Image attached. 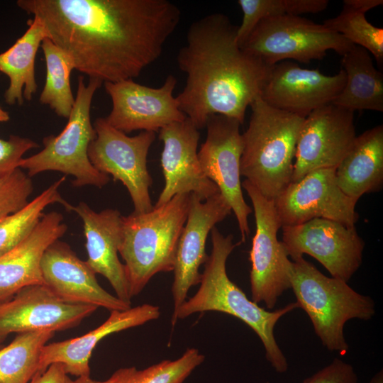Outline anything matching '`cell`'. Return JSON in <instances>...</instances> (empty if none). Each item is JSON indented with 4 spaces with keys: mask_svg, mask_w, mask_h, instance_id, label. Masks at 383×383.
Segmentation results:
<instances>
[{
    "mask_svg": "<svg viewBox=\"0 0 383 383\" xmlns=\"http://www.w3.org/2000/svg\"><path fill=\"white\" fill-rule=\"evenodd\" d=\"M43 24L48 38L91 79L138 77L162 55L181 21L168 0H18Z\"/></svg>",
    "mask_w": 383,
    "mask_h": 383,
    "instance_id": "obj_1",
    "label": "cell"
},
{
    "mask_svg": "<svg viewBox=\"0 0 383 383\" xmlns=\"http://www.w3.org/2000/svg\"><path fill=\"white\" fill-rule=\"evenodd\" d=\"M237 29L226 14H208L190 25L187 43L178 52L177 65L187 79L176 99L199 130L213 115L242 125L270 76L272 67L239 45Z\"/></svg>",
    "mask_w": 383,
    "mask_h": 383,
    "instance_id": "obj_2",
    "label": "cell"
},
{
    "mask_svg": "<svg viewBox=\"0 0 383 383\" xmlns=\"http://www.w3.org/2000/svg\"><path fill=\"white\" fill-rule=\"evenodd\" d=\"M212 250L204 263L200 286L195 294L178 309L174 325L195 313L218 311L235 317L247 324L259 337L265 357L274 370L284 373L288 370L285 355L274 337V327L285 314L298 308L292 302L284 308L269 311L249 299L242 289L228 277L226 262L240 243H233L232 235H223L216 227L211 230Z\"/></svg>",
    "mask_w": 383,
    "mask_h": 383,
    "instance_id": "obj_3",
    "label": "cell"
},
{
    "mask_svg": "<svg viewBox=\"0 0 383 383\" xmlns=\"http://www.w3.org/2000/svg\"><path fill=\"white\" fill-rule=\"evenodd\" d=\"M242 134L240 176L274 200L292 182L298 137L304 118L274 108L260 96L250 104Z\"/></svg>",
    "mask_w": 383,
    "mask_h": 383,
    "instance_id": "obj_4",
    "label": "cell"
},
{
    "mask_svg": "<svg viewBox=\"0 0 383 383\" xmlns=\"http://www.w3.org/2000/svg\"><path fill=\"white\" fill-rule=\"evenodd\" d=\"M189 199L190 194H177L149 212L122 216L118 253L125 262L131 298L140 293L156 274L173 271Z\"/></svg>",
    "mask_w": 383,
    "mask_h": 383,
    "instance_id": "obj_5",
    "label": "cell"
},
{
    "mask_svg": "<svg viewBox=\"0 0 383 383\" xmlns=\"http://www.w3.org/2000/svg\"><path fill=\"white\" fill-rule=\"evenodd\" d=\"M289 275L298 308L308 315L322 345L331 352L346 354L345 323L355 318L370 320L375 314L374 300L348 282L324 275L303 257L291 261Z\"/></svg>",
    "mask_w": 383,
    "mask_h": 383,
    "instance_id": "obj_6",
    "label": "cell"
},
{
    "mask_svg": "<svg viewBox=\"0 0 383 383\" xmlns=\"http://www.w3.org/2000/svg\"><path fill=\"white\" fill-rule=\"evenodd\" d=\"M102 82L89 78L86 84L84 77H79L74 104L62 131L57 135L45 137L43 149L20 162L19 168L26 170L30 177L45 171H58L73 176L74 187L101 188L109 182V176L98 171L88 156L89 145L96 138L90 117L91 105Z\"/></svg>",
    "mask_w": 383,
    "mask_h": 383,
    "instance_id": "obj_7",
    "label": "cell"
},
{
    "mask_svg": "<svg viewBox=\"0 0 383 383\" xmlns=\"http://www.w3.org/2000/svg\"><path fill=\"white\" fill-rule=\"evenodd\" d=\"M353 45L323 24L285 14L260 21L240 47L272 67L286 60H321L328 50L343 56Z\"/></svg>",
    "mask_w": 383,
    "mask_h": 383,
    "instance_id": "obj_8",
    "label": "cell"
},
{
    "mask_svg": "<svg viewBox=\"0 0 383 383\" xmlns=\"http://www.w3.org/2000/svg\"><path fill=\"white\" fill-rule=\"evenodd\" d=\"M96 138L90 143L88 156L99 172L111 174L126 187L134 213H147L153 209L149 189L152 184L148 170L149 149L155 139L154 132L141 131L135 136L110 126L105 118L96 119Z\"/></svg>",
    "mask_w": 383,
    "mask_h": 383,
    "instance_id": "obj_9",
    "label": "cell"
},
{
    "mask_svg": "<svg viewBox=\"0 0 383 383\" xmlns=\"http://www.w3.org/2000/svg\"><path fill=\"white\" fill-rule=\"evenodd\" d=\"M254 209L256 231L250 251V282L252 301L272 309L278 299L291 289V260L277 233L282 227L274 201L265 197L248 180L241 183Z\"/></svg>",
    "mask_w": 383,
    "mask_h": 383,
    "instance_id": "obj_10",
    "label": "cell"
},
{
    "mask_svg": "<svg viewBox=\"0 0 383 383\" xmlns=\"http://www.w3.org/2000/svg\"><path fill=\"white\" fill-rule=\"evenodd\" d=\"M282 244L293 261L309 255L318 261L332 277L348 282L362 262L365 243L355 227L316 218L282 226Z\"/></svg>",
    "mask_w": 383,
    "mask_h": 383,
    "instance_id": "obj_11",
    "label": "cell"
},
{
    "mask_svg": "<svg viewBox=\"0 0 383 383\" xmlns=\"http://www.w3.org/2000/svg\"><path fill=\"white\" fill-rule=\"evenodd\" d=\"M240 123L223 115H213L206 122V138L198 152L204 175L218 188L235 216L244 243L250 234L248 216L251 208L246 204L240 182L243 138Z\"/></svg>",
    "mask_w": 383,
    "mask_h": 383,
    "instance_id": "obj_12",
    "label": "cell"
},
{
    "mask_svg": "<svg viewBox=\"0 0 383 383\" xmlns=\"http://www.w3.org/2000/svg\"><path fill=\"white\" fill-rule=\"evenodd\" d=\"M335 168H322L292 182L274 199L282 227L294 226L316 218H326L354 227L359 216L357 200L338 187Z\"/></svg>",
    "mask_w": 383,
    "mask_h": 383,
    "instance_id": "obj_13",
    "label": "cell"
},
{
    "mask_svg": "<svg viewBox=\"0 0 383 383\" xmlns=\"http://www.w3.org/2000/svg\"><path fill=\"white\" fill-rule=\"evenodd\" d=\"M177 80L168 75L160 87H150L125 79L104 82L112 109L106 122L125 133L134 131H159L163 127L186 119L173 91Z\"/></svg>",
    "mask_w": 383,
    "mask_h": 383,
    "instance_id": "obj_14",
    "label": "cell"
},
{
    "mask_svg": "<svg viewBox=\"0 0 383 383\" xmlns=\"http://www.w3.org/2000/svg\"><path fill=\"white\" fill-rule=\"evenodd\" d=\"M356 136L354 111L331 103L311 112L298 137L292 182L315 170L335 168Z\"/></svg>",
    "mask_w": 383,
    "mask_h": 383,
    "instance_id": "obj_15",
    "label": "cell"
},
{
    "mask_svg": "<svg viewBox=\"0 0 383 383\" xmlns=\"http://www.w3.org/2000/svg\"><path fill=\"white\" fill-rule=\"evenodd\" d=\"M231 212L229 204L220 192L205 201L190 194L187 218L178 241L173 269L172 326L189 289L200 283L199 267L208 257L206 242L209 233Z\"/></svg>",
    "mask_w": 383,
    "mask_h": 383,
    "instance_id": "obj_16",
    "label": "cell"
},
{
    "mask_svg": "<svg viewBox=\"0 0 383 383\" xmlns=\"http://www.w3.org/2000/svg\"><path fill=\"white\" fill-rule=\"evenodd\" d=\"M97 307L58 299L45 284L26 287L0 301V347L12 333L59 331L77 326Z\"/></svg>",
    "mask_w": 383,
    "mask_h": 383,
    "instance_id": "obj_17",
    "label": "cell"
},
{
    "mask_svg": "<svg viewBox=\"0 0 383 383\" xmlns=\"http://www.w3.org/2000/svg\"><path fill=\"white\" fill-rule=\"evenodd\" d=\"M200 133L187 118L159 131L163 143L161 166L165 187L155 206L182 194H194L201 201L219 193L217 186L203 173L198 159Z\"/></svg>",
    "mask_w": 383,
    "mask_h": 383,
    "instance_id": "obj_18",
    "label": "cell"
},
{
    "mask_svg": "<svg viewBox=\"0 0 383 383\" xmlns=\"http://www.w3.org/2000/svg\"><path fill=\"white\" fill-rule=\"evenodd\" d=\"M345 83L343 69L329 76L286 60L272 67L260 97L274 108L306 118L315 109L332 103Z\"/></svg>",
    "mask_w": 383,
    "mask_h": 383,
    "instance_id": "obj_19",
    "label": "cell"
},
{
    "mask_svg": "<svg viewBox=\"0 0 383 383\" xmlns=\"http://www.w3.org/2000/svg\"><path fill=\"white\" fill-rule=\"evenodd\" d=\"M40 266L44 284L64 302L103 307L110 311L131 307L103 289L86 261L60 239L45 250Z\"/></svg>",
    "mask_w": 383,
    "mask_h": 383,
    "instance_id": "obj_20",
    "label": "cell"
},
{
    "mask_svg": "<svg viewBox=\"0 0 383 383\" xmlns=\"http://www.w3.org/2000/svg\"><path fill=\"white\" fill-rule=\"evenodd\" d=\"M83 223L87 252L86 262L95 274L108 279L116 296L131 304L124 265L118 257L122 239V216L116 209L100 212L84 202L72 206Z\"/></svg>",
    "mask_w": 383,
    "mask_h": 383,
    "instance_id": "obj_21",
    "label": "cell"
},
{
    "mask_svg": "<svg viewBox=\"0 0 383 383\" xmlns=\"http://www.w3.org/2000/svg\"><path fill=\"white\" fill-rule=\"evenodd\" d=\"M157 306L144 304L124 311L113 310L101 326L74 338L45 345L41 352L38 372L53 363H61L67 374L89 376V359L101 340L107 335L157 319Z\"/></svg>",
    "mask_w": 383,
    "mask_h": 383,
    "instance_id": "obj_22",
    "label": "cell"
},
{
    "mask_svg": "<svg viewBox=\"0 0 383 383\" xmlns=\"http://www.w3.org/2000/svg\"><path fill=\"white\" fill-rule=\"evenodd\" d=\"M67 229L60 213L43 214L25 239L0 256V301L12 298L26 287L44 284L40 266L43 255Z\"/></svg>",
    "mask_w": 383,
    "mask_h": 383,
    "instance_id": "obj_23",
    "label": "cell"
},
{
    "mask_svg": "<svg viewBox=\"0 0 383 383\" xmlns=\"http://www.w3.org/2000/svg\"><path fill=\"white\" fill-rule=\"evenodd\" d=\"M340 189L358 201L365 194L379 191L383 184V126L357 135L347 155L335 167Z\"/></svg>",
    "mask_w": 383,
    "mask_h": 383,
    "instance_id": "obj_24",
    "label": "cell"
},
{
    "mask_svg": "<svg viewBox=\"0 0 383 383\" xmlns=\"http://www.w3.org/2000/svg\"><path fill=\"white\" fill-rule=\"evenodd\" d=\"M24 34L8 50L0 53V72L9 79V85L4 93L5 101L9 105H22L24 99L32 100L38 88L35 60L48 35L37 17L30 19Z\"/></svg>",
    "mask_w": 383,
    "mask_h": 383,
    "instance_id": "obj_25",
    "label": "cell"
},
{
    "mask_svg": "<svg viewBox=\"0 0 383 383\" xmlns=\"http://www.w3.org/2000/svg\"><path fill=\"white\" fill-rule=\"evenodd\" d=\"M341 67L345 83L332 104L353 111H383V74L374 67L370 53L354 45L342 56Z\"/></svg>",
    "mask_w": 383,
    "mask_h": 383,
    "instance_id": "obj_26",
    "label": "cell"
},
{
    "mask_svg": "<svg viewBox=\"0 0 383 383\" xmlns=\"http://www.w3.org/2000/svg\"><path fill=\"white\" fill-rule=\"evenodd\" d=\"M53 331L18 333L7 346L0 349V383H28L38 372L43 347Z\"/></svg>",
    "mask_w": 383,
    "mask_h": 383,
    "instance_id": "obj_27",
    "label": "cell"
},
{
    "mask_svg": "<svg viewBox=\"0 0 383 383\" xmlns=\"http://www.w3.org/2000/svg\"><path fill=\"white\" fill-rule=\"evenodd\" d=\"M40 47L46 64V79L40 101L49 106L59 116L68 118L75 101L70 85L74 63L71 57L48 38L43 40Z\"/></svg>",
    "mask_w": 383,
    "mask_h": 383,
    "instance_id": "obj_28",
    "label": "cell"
},
{
    "mask_svg": "<svg viewBox=\"0 0 383 383\" xmlns=\"http://www.w3.org/2000/svg\"><path fill=\"white\" fill-rule=\"evenodd\" d=\"M66 179L62 176L32 199L19 211L0 221V256L25 239L38 223L43 211L53 204H60L70 211L72 205L66 201L60 193V188Z\"/></svg>",
    "mask_w": 383,
    "mask_h": 383,
    "instance_id": "obj_29",
    "label": "cell"
},
{
    "mask_svg": "<svg viewBox=\"0 0 383 383\" xmlns=\"http://www.w3.org/2000/svg\"><path fill=\"white\" fill-rule=\"evenodd\" d=\"M328 0H239L243 12L241 24L238 26L240 39H246L262 19L281 15L301 16L325 10Z\"/></svg>",
    "mask_w": 383,
    "mask_h": 383,
    "instance_id": "obj_30",
    "label": "cell"
},
{
    "mask_svg": "<svg viewBox=\"0 0 383 383\" xmlns=\"http://www.w3.org/2000/svg\"><path fill=\"white\" fill-rule=\"evenodd\" d=\"M327 28L343 35L355 45L372 54L380 67L383 65V29L370 23L365 14L343 6L340 14L323 21Z\"/></svg>",
    "mask_w": 383,
    "mask_h": 383,
    "instance_id": "obj_31",
    "label": "cell"
},
{
    "mask_svg": "<svg viewBox=\"0 0 383 383\" xmlns=\"http://www.w3.org/2000/svg\"><path fill=\"white\" fill-rule=\"evenodd\" d=\"M196 348H188L175 360H165L136 370L127 383H183L204 360Z\"/></svg>",
    "mask_w": 383,
    "mask_h": 383,
    "instance_id": "obj_32",
    "label": "cell"
},
{
    "mask_svg": "<svg viewBox=\"0 0 383 383\" xmlns=\"http://www.w3.org/2000/svg\"><path fill=\"white\" fill-rule=\"evenodd\" d=\"M33 191L30 177L21 168L0 176V221L23 208Z\"/></svg>",
    "mask_w": 383,
    "mask_h": 383,
    "instance_id": "obj_33",
    "label": "cell"
},
{
    "mask_svg": "<svg viewBox=\"0 0 383 383\" xmlns=\"http://www.w3.org/2000/svg\"><path fill=\"white\" fill-rule=\"evenodd\" d=\"M39 145L33 140L18 135H10L8 140L0 138V176L19 168L23 155L30 149Z\"/></svg>",
    "mask_w": 383,
    "mask_h": 383,
    "instance_id": "obj_34",
    "label": "cell"
},
{
    "mask_svg": "<svg viewBox=\"0 0 383 383\" xmlns=\"http://www.w3.org/2000/svg\"><path fill=\"white\" fill-rule=\"evenodd\" d=\"M301 383H358V377L352 365L334 358L329 365Z\"/></svg>",
    "mask_w": 383,
    "mask_h": 383,
    "instance_id": "obj_35",
    "label": "cell"
},
{
    "mask_svg": "<svg viewBox=\"0 0 383 383\" xmlns=\"http://www.w3.org/2000/svg\"><path fill=\"white\" fill-rule=\"evenodd\" d=\"M30 383H74L61 363L51 364L43 372H37Z\"/></svg>",
    "mask_w": 383,
    "mask_h": 383,
    "instance_id": "obj_36",
    "label": "cell"
},
{
    "mask_svg": "<svg viewBox=\"0 0 383 383\" xmlns=\"http://www.w3.org/2000/svg\"><path fill=\"white\" fill-rule=\"evenodd\" d=\"M136 370L135 367L120 368L108 379L101 382L93 380L89 376H81L74 383H127Z\"/></svg>",
    "mask_w": 383,
    "mask_h": 383,
    "instance_id": "obj_37",
    "label": "cell"
},
{
    "mask_svg": "<svg viewBox=\"0 0 383 383\" xmlns=\"http://www.w3.org/2000/svg\"><path fill=\"white\" fill-rule=\"evenodd\" d=\"M344 7L365 13L383 4L382 0H344Z\"/></svg>",
    "mask_w": 383,
    "mask_h": 383,
    "instance_id": "obj_38",
    "label": "cell"
},
{
    "mask_svg": "<svg viewBox=\"0 0 383 383\" xmlns=\"http://www.w3.org/2000/svg\"><path fill=\"white\" fill-rule=\"evenodd\" d=\"M369 383H383V371L381 370L377 374H375Z\"/></svg>",
    "mask_w": 383,
    "mask_h": 383,
    "instance_id": "obj_39",
    "label": "cell"
},
{
    "mask_svg": "<svg viewBox=\"0 0 383 383\" xmlns=\"http://www.w3.org/2000/svg\"><path fill=\"white\" fill-rule=\"evenodd\" d=\"M9 114L0 107V122H6L9 121Z\"/></svg>",
    "mask_w": 383,
    "mask_h": 383,
    "instance_id": "obj_40",
    "label": "cell"
},
{
    "mask_svg": "<svg viewBox=\"0 0 383 383\" xmlns=\"http://www.w3.org/2000/svg\"><path fill=\"white\" fill-rule=\"evenodd\" d=\"M1 347H0V349H1Z\"/></svg>",
    "mask_w": 383,
    "mask_h": 383,
    "instance_id": "obj_41",
    "label": "cell"
}]
</instances>
